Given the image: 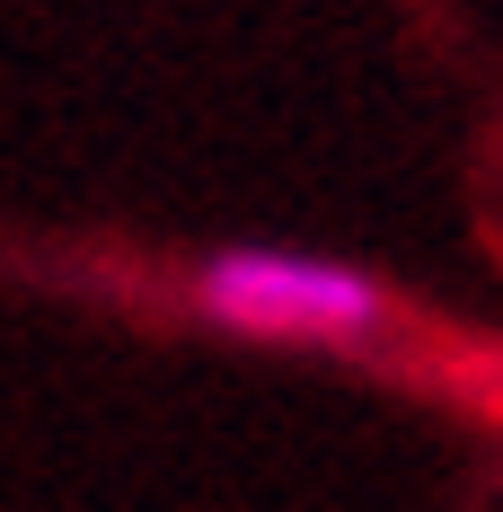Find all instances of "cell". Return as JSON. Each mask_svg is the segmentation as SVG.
I'll list each match as a JSON object with an SVG mask.
<instances>
[{
	"instance_id": "6da1fadb",
	"label": "cell",
	"mask_w": 503,
	"mask_h": 512,
	"mask_svg": "<svg viewBox=\"0 0 503 512\" xmlns=\"http://www.w3.org/2000/svg\"><path fill=\"white\" fill-rule=\"evenodd\" d=\"M195 309L230 336H265V345H371L389 327V292L336 265V256L301 248H221L195 265Z\"/></svg>"
}]
</instances>
